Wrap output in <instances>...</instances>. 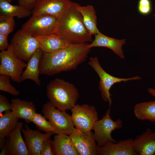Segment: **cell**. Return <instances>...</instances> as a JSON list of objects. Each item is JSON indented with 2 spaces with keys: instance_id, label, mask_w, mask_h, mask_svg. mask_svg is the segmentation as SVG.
Returning <instances> with one entry per match:
<instances>
[{
  "instance_id": "cell-1",
  "label": "cell",
  "mask_w": 155,
  "mask_h": 155,
  "mask_svg": "<svg viewBox=\"0 0 155 155\" xmlns=\"http://www.w3.org/2000/svg\"><path fill=\"white\" fill-rule=\"evenodd\" d=\"M89 44L69 45L53 53H43L40 64V74L51 76L75 69L88 57L91 49Z\"/></svg>"
},
{
  "instance_id": "cell-2",
  "label": "cell",
  "mask_w": 155,
  "mask_h": 155,
  "mask_svg": "<svg viewBox=\"0 0 155 155\" xmlns=\"http://www.w3.org/2000/svg\"><path fill=\"white\" fill-rule=\"evenodd\" d=\"M78 3L72 2L65 13L58 19L55 33L69 45L92 42V35L83 22L82 16L77 8Z\"/></svg>"
},
{
  "instance_id": "cell-3",
  "label": "cell",
  "mask_w": 155,
  "mask_h": 155,
  "mask_svg": "<svg viewBox=\"0 0 155 155\" xmlns=\"http://www.w3.org/2000/svg\"><path fill=\"white\" fill-rule=\"evenodd\" d=\"M46 94L51 104L57 109L65 111L76 104L79 97L78 91L73 84L59 78L49 83Z\"/></svg>"
},
{
  "instance_id": "cell-4",
  "label": "cell",
  "mask_w": 155,
  "mask_h": 155,
  "mask_svg": "<svg viewBox=\"0 0 155 155\" xmlns=\"http://www.w3.org/2000/svg\"><path fill=\"white\" fill-rule=\"evenodd\" d=\"M88 65L98 74L100 78L98 88L100 92L101 96L103 100L108 102L110 107L112 104L111 98L112 95L110 92L112 86L115 84L132 80L142 79L138 76L129 78H120L114 76L106 72L102 67L98 58L91 57L88 62Z\"/></svg>"
},
{
  "instance_id": "cell-5",
  "label": "cell",
  "mask_w": 155,
  "mask_h": 155,
  "mask_svg": "<svg viewBox=\"0 0 155 155\" xmlns=\"http://www.w3.org/2000/svg\"><path fill=\"white\" fill-rule=\"evenodd\" d=\"M10 44L15 55L20 59L27 62L40 48L38 40L32 34L22 29L13 35Z\"/></svg>"
},
{
  "instance_id": "cell-6",
  "label": "cell",
  "mask_w": 155,
  "mask_h": 155,
  "mask_svg": "<svg viewBox=\"0 0 155 155\" xmlns=\"http://www.w3.org/2000/svg\"><path fill=\"white\" fill-rule=\"evenodd\" d=\"M41 111L54 128L55 134L69 135L74 130L71 115L65 111L57 109L49 102L44 104Z\"/></svg>"
},
{
  "instance_id": "cell-7",
  "label": "cell",
  "mask_w": 155,
  "mask_h": 155,
  "mask_svg": "<svg viewBox=\"0 0 155 155\" xmlns=\"http://www.w3.org/2000/svg\"><path fill=\"white\" fill-rule=\"evenodd\" d=\"M0 58V75H7L14 82L21 83L23 71L27 64L15 55L11 44L7 49L1 52Z\"/></svg>"
},
{
  "instance_id": "cell-8",
  "label": "cell",
  "mask_w": 155,
  "mask_h": 155,
  "mask_svg": "<svg viewBox=\"0 0 155 155\" xmlns=\"http://www.w3.org/2000/svg\"><path fill=\"white\" fill-rule=\"evenodd\" d=\"M58 19L46 14L32 15L22 26V29L33 35L43 36L55 33Z\"/></svg>"
},
{
  "instance_id": "cell-9",
  "label": "cell",
  "mask_w": 155,
  "mask_h": 155,
  "mask_svg": "<svg viewBox=\"0 0 155 155\" xmlns=\"http://www.w3.org/2000/svg\"><path fill=\"white\" fill-rule=\"evenodd\" d=\"M110 109H107L102 118L94 123L93 129L98 148L107 143H115L116 141L111 136L112 132L123 127L120 119L113 120L110 115Z\"/></svg>"
},
{
  "instance_id": "cell-10",
  "label": "cell",
  "mask_w": 155,
  "mask_h": 155,
  "mask_svg": "<svg viewBox=\"0 0 155 155\" xmlns=\"http://www.w3.org/2000/svg\"><path fill=\"white\" fill-rule=\"evenodd\" d=\"M72 120L75 128L84 132L91 131L98 120V114L93 105L85 104L74 105L71 109Z\"/></svg>"
},
{
  "instance_id": "cell-11",
  "label": "cell",
  "mask_w": 155,
  "mask_h": 155,
  "mask_svg": "<svg viewBox=\"0 0 155 155\" xmlns=\"http://www.w3.org/2000/svg\"><path fill=\"white\" fill-rule=\"evenodd\" d=\"M70 0H38L32 10V15L46 14L61 17L71 6Z\"/></svg>"
},
{
  "instance_id": "cell-12",
  "label": "cell",
  "mask_w": 155,
  "mask_h": 155,
  "mask_svg": "<svg viewBox=\"0 0 155 155\" xmlns=\"http://www.w3.org/2000/svg\"><path fill=\"white\" fill-rule=\"evenodd\" d=\"M69 135L80 155H97L98 147L94 133L82 132L75 128Z\"/></svg>"
},
{
  "instance_id": "cell-13",
  "label": "cell",
  "mask_w": 155,
  "mask_h": 155,
  "mask_svg": "<svg viewBox=\"0 0 155 155\" xmlns=\"http://www.w3.org/2000/svg\"><path fill=\"white\" fill-rule=\"evenodd\" d=\"M22 131L24 135L25 142L30 155H40V153L44 141L51 137L53 132L42 133L39 131L31 129L27 125Z\"/></svg>"
},
{
  "instance_id": "cell-14",
  "label": "cell",
  "mask_w": 155,
  "mask_h": 155,
  "mask_svg": "<svg viewBox=\"0 0 155 155\" xmlns=\"http://www.w3.org/2000/svg\"><path fill=\"white\" fill-rule=\"evenodd\" d=\"M98 155H137L134 149L133 139L120 140L115 143H107L98 148Z\"/></svg>"
},
{
  "instance_id": "cell-15",
  "label": "cell",
  "mask_w": 155,
  "mask_h": 155,
  "mask_svg": "<svg viewBox=\"0 0 155 155\" xmlns=\"http://www.w3.org/2000/svg\"><path fill=\"white\" fill-rule=\"evenodd\" d=\"M133 144L138 155H155V132L147 128L133 139Z\"/></svg>"
},
{
  "instance_id": "cell-16",
  "label": "cell",
  "mask_w": 155,
  "mask_h": 155,
  "mask_svg": "<svg viewBox=\"0 0 155 155\" xmlns=\"http://www.w3.org/2000/svg\"><path fill=\"white\" fill-rule=\"evenodd\" d=\"M95 38L89 46L90 49L95 47H104L112 50L121 59L125 58L122 49V46L125 43V39H118L107 36L100 32L94 35Z\"/></svg>"
},
{
  "instance_id": "cell-17",
  "label": "cell",
  "mask_w": 155,
  "mask_h": 155,
  "mask_svg": "<svg viewBox=\"0 0 155 155\" xmlns=\"http://www.w3.org/2000/svg\"><path fill=\"white\" fill-rule=\"evenodd\" d=\"M23 127L22 122H19L8 137V155H29L26 144L22 135Z\"/></svg>"
},
{
  "instance_id": "cell-18",
  "label": "cell",
  "mask_w": 155,
  "mask_h": 155,
  "mask_svg": "<svg viewBox=\"0 0 155 155\" xmlns=\"http://www.w3.org/2000/svg\"><path fill=\"white\" fill-rule=\"evenodd\" d=\"M43 53L40 48L38 49L32 55L28 61L24 71L21 78V82L30 79L37 85L40 86L41 81L39 78L40 64Z\"/></svg>"
},
{
  "instance_id": "cell-19",
  "label": "cell",
  "mask_w": 155,
  "mask_h": 155,
  "mask_svg": "<svg viewBox=\"0 0 155 155\" xmlns=\"http://www.w3.org/2000/svg\"><path fill=\"white\" fill-rule=\"evenodd\" d=\"M11 111L18 119L24 120L27 123L31 122V120L36 113V109L32 101L15 98L11 100Z\"/></svg>"
},
{
  "instance_id": "cell-20",
  "label": "cell",
  "mask_w": 155,
  "mask_h": 155,
  "mask_svg": "<svg viewBox=\"0 0 155 155\" xmlns=\"http://www.w3.org/2000/svg\"><path fill=\"white\" fill-rule=\"evenodd\" d=\"M52 143L55 155H80L68 135L56 134Z\"/></svg>"
},
{
  "instance_id": "cell-21",
  "label": "cell",
  "mask_w": 155,
  "mask_h": 155,
  "mask_svg": "<svg viewBox=\"0 0 155 155\" xmlns=\"http://www.w3.org/2000/svg\"><path fill=\"white\" fill-rule=\"evenodd\" d=\"M38 40L44 53H51L69 45L55 33L43 36L33 35Z\"/></svg>"
},
{
  "instance_id": "cell-22",
  "label": "cell",
  "mask_w": 155,
  "mask_h": 155,
  "mask_svg": "<svg viewBox=\"0 0 155 155\" xmlns=\"http://www.w3.org/2000/svg\"><path fill=\"white\" fill-rule=\"evenodd\" d=\"M19 119L13 115L11 111H7L0 116V149L5 144L11 133L16 127Z\"/></svg>"
},
{
  "instance_id": "cell-23",
  "label": "cell",
  "mask_w": 155,
  "mask_h": 155,
  "mask_svg": "<svg viewBox=\"0 0 155 155\" xmlns=\"http://www.w3.org/2000/svg\"><path fill=\"white\" fill-rule=\"evenodd\" d=\"M77 8L81 14L84 23L89 33L92 36L100 31L97 27V18L94 7L91 5L82 6L78 4Z\"/></svg>"
},
{
  "instance_id": "cell-24",
  "label": "cell",
  "mask_w": 155,
  "mask_h": 155,
  "mask_svg": "<svg viewBox=\"0 0 155 155\" xmlns=\"http://www.w3.org/2000/svg\"><path fill=\"white\" fill-rule=\"evenodd\" d=\"M133 113L139 120L155 122V100L136 104L134 107Z\"/></svg>"
},
{
  "instance_id": "cell-25",
  "label": "cell",
  "mask_w": 155,
  "mask_h": 155,
  "mask_svg": "<svg viewBox=\"0 0 155 155\" xmlns=\"http://www.w3.org/2000/svg\"><path fill=\"white\" fill-rule=\"evenodd\" d=\"M0 11L1 15L18 18L27 17L32 14V10L19 5H12L4 0H0Z\"/></svg>"
},
{
  "instance_id": "cell-26",
  "label": "cell",
  "mask_w": 155,
  "mask_h": 155,
  "mask_svg": "<svg viewBox=\"0 0 155 155\" xmlns=\"http://www.w3.org/2000/svg\"><path fill=\"white\" fill-rule=\"evenodd\" d=\"M46 118L42 114L36 113L32 117L31 122L33 123L40 130L46 133L53 132L55 128Z\"/></svg>"
},
{
  "instance_id": "cell-27",
  "label": "cell",
  "mask_w": 155,
  "mask_h": 155,
  "mask_svg": "<svg viewBox=\"0 0 155 155\" xmlns=\"http://www.w3.org/2000/svg\"><path fill=\"white\" fill-rule=\"evenodd\" d=\"M15 23L13 17L0 16V33L8 36L14 29Z\"/></svg>"
},
{
  "instance_id": "cell-28",
  "label": "cell",
  "mask_w": 155,
  "mask_h": 155,
  "mask_svg": "<svg viewBox=\"0 0 155 155\" xmlns=\"http://www.w3.org/2000/svg\"><path fill=\"white\" fill-rule=\"evenodd\" d=\"M10 78L7 75H0V90L18 96L20 94V92L10 84Z\"/></svg>"
},
{
  "instance_id": "cell-29",
  "label": "cell",
  "mask_w": 155,
  "mask_h": 155,
  "mask_svg": "<svg viewBox=\"0 0 155 155\" xmlns=\"http://www.w3.org/2000/svg\"><path fill=\"white\" fill-rule=\"evenodd\" d=\"M137 10L141 14L146 16L150 14L152 11V6L150 0H139Z\"/></svg>"
},
{
  "instance_id": "cell-30",
  "label": "cell",
  "mask_w": 155,
  "mask_h": 155,
  "mask_svg": "<svg viewBox=\"0 0 155 155\" xmlns=\"http://www.w3.org/2000/svg\"><path fill=\"white\" fill-rule=\"evenodd\" d=\"M40 155H55L51 137L47 138L44 141Z\"/></svg>"
},
{
  "instance_id": "cell-31",
  "label": "cell",
  "mask_w": 155,
  "mask_h": 155,
  "mask_svg": "<svg viewBox=\"0 0 155 155\" xmlns=\"http://www.w3.org/2000/svg\"><path fill=\"white\" fill-rule=\"evenodd\" d=\"M12 105L4 96L0 94V114L4 112L11 111Z\"/></svg>"
},
{
  "instance_id": "cell-32",
  "label": "cell",
  "mask_w": 155,
  "mask_h": 155,
  "mask_svg": "<svg viewBox=\"0 0 155 155\" xmlns=\"http://www.w3.org/2000/svg\"><path fill=\"white\" fill-rule=\"evenodd\" d=\"M19 5L32 10L38 0H17Z\"/></svg>"
},
{
  "instance_id": "cell-33",
  "label": "cell",
  "mask_w": 155,
  "mask_h": 155,
  "mask_svg": "<svg viewBox=\"0 0 155 155\" xmlns=\"http://www.w3.org/2000/svg\"><path fill=\"white\" fill-rule=\"evenodd\" d=\"M8 36L0 33V50H5L8 48L9 44L7 40Z\"/></svg>"
},
{
  "instance_id": "cell-34",
  "label": "cell",
  "mask_w": 155,
  "mask_h": 155,
  "mask_svg": "<svg viewBox=\"0 0 155 155\" xmlns=\"http://www.w3.org/2000/svg\"><path fill=\"white\" fill-rule=\"evenodd\" d=\"M8 137H7V142L3 148L1 149L0 155H6L8 154Z\"/></svg>"
},
{
  "instance_id": "cell-35",
  "label": "cell",
  "mask_w": 155,
  "mask_h": 155,
  "mask_svg": "<svg viewBox=\"0 0 155 155\" xmlns=\"http://www.w3.org/2000/svg\"><path fill=\"white\" fill-rule=\"evenodd\" d=\"M148 92L151 95L155 97V89L151 88L147 89Z\"/></svg>"
},
{
  "instance_id": "cell-36",
  "label": "cell",
  "mask_w": 155,
  "mask_h": 155,
  "mask_svg": "<svg viewBox=\"0 0 155 155\" xmlns=\"http://www.w3.org/2000/svg\"><path fill=\"white\" fill-rule=\"evenodd\" d=\"M10 3L12 0H4Z\"/></svg>"
},
{
  "instance_id": "cell-37",
  "label": "cell",
  "mask_w": 155,
  "mask_h": 155,
  "mask_svg": "<svg viewBox=\"0 0 155 155\" xmlns=\"http://www.w3.org/2000/svg\"><path fill=\"white\" fill-rule=\"evenodd\" d=\"M154 17L155 18V14L154 16Z\"/></svg>"
}]
</instances>
